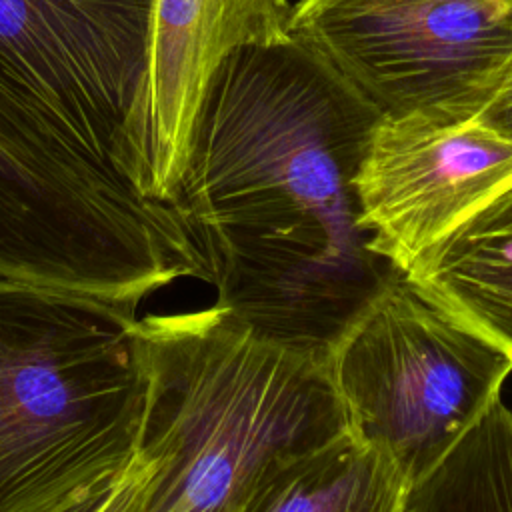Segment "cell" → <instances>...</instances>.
<instances>
[{"instance_id":"2","label":"cell","mask_w":512,"mask_h":512,"mask_svg":"<svg viewBox=\"0 0 512 512\" xmlns=\"http://www.w3.org/2000/svg\"><path fill=\"white\" fill-rule=\"evenodd\" d=\"M146 400L130 512H246L284 458L348 430L324 358L256 336L220 306L138 318Z\"/></svg>"},{"instance_id":"9","label":"cell","mask_w":512,"mask_h":512,"mask_svg":"<svg viewBox=\"0 0 512 512\" xmlns=\"http://www.w3.org/2000/svg\"><path fill=\"white\" fill-rule=\"evenodd\" d=\"M408 274L512 352V188L430 248Z\"/></svg>"},{"instance_id":"11","label":"cell","mask_w":512,"mask_h":512,"mask_svg":"<svg viewBox=\"0 0 512 512\" xmlns=\"http://www.w3.org/2000/svg\"><path fill=\"white\" fill-rule=\"evenodd\" d=\"M120 476H116L112 480L92 484L88 488H82V490L70 494L68 498L40 510V512H96L104 504V500L108 498V494L112 492V488H114V484L118 482Z\"/></svg>"},{"instance_id":"4","label":"cell","mask_w":512,"mask_h":512,"mask_svg":"<svg viewBox=\"0 0 512 512\" xmlns=\"http://www.w3.org/2000/svg\"><path fill=\"white\" fill-rule=\"evenodd\" d=\"M326 366L350 430L416 484L502 398L512 352L398 268L338 334Z\"/></svg>"},{"instance_id":"12","label":"cell","mask_w":512,"mask_h":512,"mask_svg":"<svg viewBox=\"0 0 512 512\" xmlns=\"http://www.w3.org/2000/svg\"><path fill=\"white\" fill-rule=\"evenodd\" d=\"M142 476H144V466L138 460H134L130 468L118 478L112 492L96 512H130Z\"/></svg>"},{"instance_id":"10","label":"cell","mask_w":512,"mask_h":512,"mask_svg":"<svg viewBox=\"0 0 512 512\" xmlns=\"http://www.w3.org/2000/svg\"><path fill=\"white\" fill-rule=\"evenodd\" d=\"M406 512H512V408L502 398L412 484Z\"/></svg>"},{"instance_id":"8","label":"cell","mask_w":512,"mask_h":512,"mask_svg":"<svg viewBox=\"0 0 512 512\" xmlns=\"http://www.w3.org/2000/svg\"><path fill=\"white\" fill-rule=\"evenodd\" d=\"M410 488L388 450L348 428L280 460L246 512H406Z\"/></svg>"},{"instance_id":"13","label":"cell","mask_w":512,"mask_h":512,"mask_svg":"<svg viewBox=\"0 0 512 512\" xmlns=\"http://www.w3.org/2000/svg\"><path fill=\"white\" fill-rule=\"evenodd\" d=\"M480 118L506 136H512V68L504 82L480 112Z\"/></svg>"},{"instance_id":"6","label":"cell","mask_w":512,"mask_h":512,"mask_svg":"<svg viewBox=\"0 0 512 512\" xmlns=\"http://www.w3.org/2000/svg\"><path fill=\"white\" fill-rule=\"evenodd\" d=\"M360 224L408 272L472 214L512 188V136L480 114L382 116L354 178Z\"/></svg>"},{"instance_id":"1","label":"cell","mask_w":512,"mask_h":512,"mask_svg":"<svg viewBox=\"0 0 512 512\" xmlns=\"http://www.w3.org/2000/svg\"><path fill=\"white\" fill-rule=\"evenodd\" d=\"M380 118L294 38L218 68L170 206L194 278L256 336L326 360L398 270L362 228L354 188Z\"/></svg>"},{"instance_id":"5","label":"cell","mask_w":512,"mask_h":512,"mask_svg":"<svg viewBox=\"0 0 512 512\" xmlns=\"http://www.w3.org/2000/svg\"><path fill=\"white\" fill-rule=\"evenodd\" d=\"M290 36L380 116H478L512 68V0H298Z\"/></svg>"},{"instance_id":"7","label":"cell","mask_w":512,"mask_h":512,"mask_svg":"<svg viewBox=\"0 0 512 512\" xmlns=\"http://www.w3.org/2000/svg\"><path fill=\"white\" fill-rule=\"evenodd\" d=\"M290 12L288 0H152L130 126L132 176L144 196L170 204L218 68L242 48L292 40Z\"/></svg>"},{"instance_id":"3","label":"cell","mask_w":512,"mask_h":512,"mask_svg":"<svg viewBox=\"0 0 512 512\" xmlns=\"http://www.w3.org/2000/svg\"><path fill=\"white\" fill-rule=\"evenodd\" d=\"M138 314L0 276V512H40L134 462Z\"/></svg>"}]
</instances>
